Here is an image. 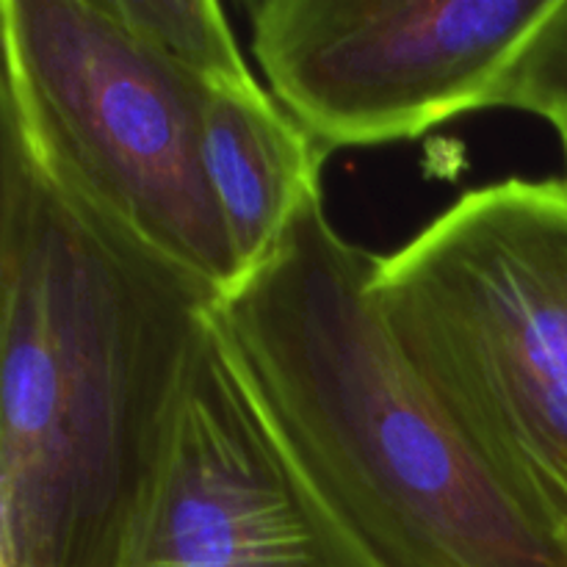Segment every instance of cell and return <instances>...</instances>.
Masks as SVG:
<instances>
[{"instance_id": "1", "label": "cell", "mask_w": 567, "mask_h": 567, "mask_svg": "<svg viewBox=\"0 0 567 567\" xmlns=\"http://www.w3.org/2000/svg\"><path fill=\"white\" fill-rule=\"evenodd\" d=\"M221 293L0 114V567H114Z\"/></svg>"}, {"instance_id": "2", "label": "cell", "mask_w": 567, "mask_h": 567, "mask_svg": "<svg viewBox=\"0 0 567 567\" xmlns=\"http://www.w3.org/2000/svg\"><path fill=\"white\" fill-rule=\"evenodd\" d=\"M377 258L319 192L216 305L260 408L336 513L388 567H567L559 537L496 485L382 319Z\"/></svg>"}, {"instance_id": "3", "label": "cell", "mask_w": 567, "mask_h": 567, "mask_svg": "<svg viewBox=\"0 0 567 567\" xmlns=\"http://www.w3.org/2000/svg\"><path fill=\"white\" fill-rule=\"evenodd\" d=\"M371 297L460 435L535 526L567 524V183L463 194L377 258Z\"/></svg>"}, {"instance_id": "4", "label": "cell", "mask_w": 567, "mask_h": 567, "mask_svg": "<svg viewBox=\"0 0 567 567\" xmlns=\"http://www.w3.org/2000/svg\"><path fill=\"white\" fill-rule=\"evenodd\" d=\"M0 114L39 164L225 297L238 266L205 177V89L103 0H0Z\"/></svg>"}, {"instance_id": "5", "label": "cell", "mask_w": 567, "mask_h": 567, "mask_svg": "<svg viewBox=\"0 0 567 567\" xmlns=\"http://www.w3.org/2000/svg\"><path fill=\"white\" fill-rule=\"evenodd\" d=\"M557 0H255L271 97L327 155L404 142L493 97Z\"/></svg>"}, {"instance_id": "6", "label": "cell", "mask_w": 567, "mask_h": 567, "mask_svg": "<svg viewBox=\"0 0 567 567\" xmlns=\"http://www.w3.org/2000/svg\"><path fill=\"white\" fill-rule=\"evenodd\" d=\"M114 567L388 565L305 474L214 316Z\"/></svg>"}, {"instance_id": "7", "label": "cell", "mask_w": 567, "mask_h": 567, "mask_svg": "<svg viewBox=\"0 0 567 567\" xmlns=\"http://www.w3.org/2000/svg\"><path fill=\"white\" fill-rule=\"evenodd\" d=\"M324 161V150L258 81L205 92V177L238 280L280 247L302 199L321 188Z\"/></svg>"}, {"instance_id": "8", "label": "cell", "mask_w": 567, "mask_h": 567, "mask_svg": "<svg viewBox=\"0 0 567 567\" xmlns=\"http://www.w3.org/2000/svg\"><path fill=\"white\" fill-rule=\"evenodd\" d=\"M109 14L150 53L205 92L255 81L225 11L214 0H103Z\"/></svg>"}, {"instance_id": "9", "label": "cell", "mask_w": 567, "mask_h": 567, "mask_svg": "<svg viewBox=\"0 0 567 567\" xmlns=\"http://www.w3.org/2000/svg\"><path fill=\"white\" fill-rule=\"evenodd\" d=\"M493 109L557 120L567 114V0H557L502 78Z\"/></svg>"}, {"instance_id": "10", "label": "cell", "mask_w": 567, "mask_h": 567, "mask_svg": "<svg viewBox=\"0 0 567 567\" xmlns=\"http://www.w3.org/2000/svg\"><path fill=\"white\" fill-rule=\"evenodd\" d=\"M554 131H557L559 136V144H563V158H565V183H567V114L565 116H557V120H551Z\"/></svg>"}, {"instance_id": "11", "label": "cell", "mask_w": 567, "mask_h": 567, "mask_svg": "<svg viewBox=\"0 0 567 567\" xmlns=\"http://www.w3.org/2000/svg\"><path fill=\"white\" fill-rule=\"evenodd\" d=\"M559 543H563V548H565V557H567V524L563 526V529H559Z\"/></svg>"}]
</instances>
